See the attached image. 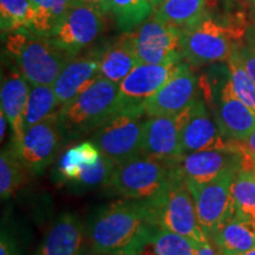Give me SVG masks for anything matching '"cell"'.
Returning a JSON list of instances; mask_svg holds the SVG:
<instances>
[{"label":"cell","instance_id":"5","mask_svg":"<svg viewBox=\"0 0 255 255\" xmlns=\"http://www.w3.org/2000/svg\"><path fill=\"white\" fill-rule=\"evenodd\" d=\"M183 60L190 66L227 62L234 47L240 44L244 30L223 24L209 12L196 23L181 28Z\"/></svg>","mask_w":255,"mask_h":255},{"label":"cell","instance_id":"13","mask_svg":"<svg viewBox=\"0 0 255 255\" xmlns=\"http://www.w3.org/2000/svg\"><path fill=\"white\" fill-rule=\"evenodd\" d=\"M64 137L58 122V113L25 130L17 146H12L18 158L31 175H40L56 158Z\"/></svg>","mask_w":255,"mask_h":255},{"label":"cell","instance_id":"6","mask_svg":"<svg viewBox=\"0 0 255 255\" xmlns=\"http://www.w3.org/2000/svg\"><path fill=\"white\" fill-rule=\"evenodd\" d=\"M146 202L151 221L157 227L189 239L195 244L210 240L201 228L194 197L180 174L163 193Z\"/></svg>","mask_w":255,"mask_h":255},{"label":"cell","instance_id":"10","mask_svg":"<svg viewBox=\"0 0 255 255\" xmlns=\"http://www.w3.org/2000/svg\"><path fill=\"white\" fill-rule=\"evenodd\" d=\"M174 167L184 180L207 183L229 170H254V159L244 154L237 142L228 149H212L181 155L173 161Z\"/></svg>","mask_w":255,"mask_h":255},{"label":"cell","instance_id":"11","mask_svg":"<svg viewBox=\"0 0 255 255\" xmlns=\"http://www.w3.org/2000/svg\"><path fill=\"white\" fill-rule=\"evenodd\" d=\"M239 170H229L207 183L186 182L195 202L201 228L210 239L223 222L235 214L232 187Z\"/></svg>","mask_w":255,"mask_h":255},{"label":"cell","instance_id":"2","mask_svg":"<svg viewBox=\"0 0 255 255\" xmlns=\"http://www.w3.org/2000/svg\"><path fill=\"white\" fill-rule=\"evenodd\" d=\"M6 57L17 66L31 85L52 87L59 73L72 59L49 38L27 28L5 34Z\"/></svg>","mask_w":255,"mask_h":255},{"label":"cell","instance_id":"37","mask_svg":"<svg viewBox=\"0 0 255 255\" xmlns=\"http://www.w3.org/2000/svg\"><path fill=\"white\" fill-rule=\"evenodd\" d=\"M194 255H221L219 253L218 248L213 244L212 240H207L205 242L196 245L195 254Z\"/></svg>","mask_w":255,"mask_h":255},{"label":"cell","instance_id":"46","mask_svg":"<svg viewBox=\"0 0 255 255\" xmlns=\"http://www.w3.org/2000/svg\"><path fill=\"white\" fill-rule=\"evenodd\" d=\"M254 174H255V159H254Z\"/></svg>","mask_w":255,"mask_h":255},{"label":"cell","instance_id":"44","mask_svg":"<svg viewBox=\"0 0 255 255\" xmlns=\"http://www.w3.org/2000/svg\"><path fill=\"white\" fill-rule=\"evenodd\" d=\"M150 1H151V4L154 5V7L156 8L159 4H161L162 1H163V0H150Z\"/></svg>","mask_w":255,"mask_h":255},{"label":"cell","instance_id":"16","mask_svg":"<svg viewBox=\"0 0 255 255\" xmlns=\"http://www.w3.org/2000/svg\"><path fill=\"white\" fill-rule=\"evenodd\" d=\"M184 111L186 120L181 131L183 155L212 149L231 148V142L223 138L216 121L213 120L205 98L199 97Z\"/></svg>","mask_w":255,"mask_h":255},{"label":"cell","instance_id":"23","mask_svg":"<svg viewBox=\"0 0 255 255\" xmlns=\"http://www.w3.org/2000/svg\"><path fill=\"white\" fill-rule=\"evenodd\" d=\"M128 33L103 49L101 58V77L120 84L138 65Z\"/></svg>","mask_w":255,"mask_h":255},{"label":"cell","instance_id":"28","mask_svg":"<svg viewBox=\"0 0 255 255\" xmlns=\"http://www.w3.org/2000/svg\"><path fill=\"white\" fill-rule=\"evenodd\" d=\"M75 0H30L33 8L31 30L39 36L47 37L65 15Z\"/></svg>","mask_w":255,"mask_h":255},{"label":"cell","instance_id":"15","mask_svg":"<svg viewBox=\"0 0 255 255\" xmlns=\"http://www.w3.org/2000/svg\"><path fill=\"white\" fill-rule=\"evenodd\" d=\"M201 85L187 62L163 88L143 103L146 116H175L199 98Z\"/></svg>","mask_w":255,"mask_h":255},{"label":"cell","instance_id":"7","mask_svg":"<svg viewBox=\"0 0 255 255\" xmlns=\"http://www.w3.org/2000/svg\"><path fill=\"white\" fill-rule=\"evenodd\" d=\"M143 105L120 109L91 135L100 151L117 164L142 152L144 124Z\"/></svg>","mask_w":255,"mask_h":255},{"label":"cell","instance_id":"24","mask_svg":"<svg viewBox=\"0 0 255 255\" xmlns=\"http://www.w3.org/2000/svg\"><path fill=\"white\" fill-rule=\"evenodd\" d=\"M195 242L152 226L131 255H194Z\"/></svg>","mask_w":255,"mask_h":255},{"label":"cell","instance_id":"34","mask_svg":"<svg viewBox=\"0 0 255 255\" xmlns=\"http://www.w3.org/2000/svg\"><path fill=\"white\" fill-rule=\"evenodd\" d=\"M237 53L240 58V62L244 66L248 76L252 78V81L255 83V50L248 46L247 44H238L235 46Z\"/></svg>","mask_w":255,"mask_h":255},{"label":"cell","instance_id":"17","mask_svg":"<svg viewBox=\"0 0 255 255\" xmlns=\"http://www.w3.org/2000/svg\"><path fill=\"white\" fill-rule=\"evenodd\" d=\"M184 110L175 116H148L143 131L142 154L167 161L183 155L181 131L186 120Z\"/></svg>","mask_w":255,"mask_h":255},{"label":"cell","instance_id":"25","mask_svg":"<svg viewBox=\"0 0 255 255\" xmlns=\"http://www.w3.org/2000/svg\"><path fill=\"white\" fill-rule=\"evenodd\" d=\"M207 0H163L152 17L174 26L184 28L207 13Z\"/></svg>","mask_w":255,"mask_h":255},{"label":"cell","instance_id":"20","mask_svg":"<svg viewBox=\"0 0 255 255\" xmlns=\"http://www.w3.org/2000/svg\"><path fill=\"white\" fill-rule=\"evenodd\" d=\"M85 227L78 216L65 212L47 228L34 255H82Z\"/></svg>","mask_w":255,"mask_h":255},{"label":"cell","instance_id":"41","mask_svg":"<svg viewBox=\"0 0 255 255\" xmlns=\"http://www.w3.org/2000/svg\"><path fill=\"white\" fill-rule=\"evenodd\" d=\"M251 21L252 24L255 25V5L251 6Z\"/></svg>","mask_w":255,"mask_h":255},{"label":"cell","instance_id":"12","mask_svg":"<svg viewBox=\"0 0 255 255\" xmlns=\"http://www.w3.org/2000/svg\"><path fill=\"white\" fill-rule=\"evenodd\" d=\"M104 15L98 9L75 0L46 38L75 57L100 36L104 27Z\"/></svg>","mask_w":255,"mask_h":255},{"label":"cell","instance_id":"31","mask_svg":"<svg viewBox=\"0 0 255 255\" xmlns=\"http://www.w3.org/2000/svg\"><path fill=\"white\" fill-rule=\"evenodd\" d=\"M33 8L30 0H0V26L1 33L18 30H31Z\"/></svg>","mask_w":255,"mask_h":255},{"label":"cell","instance_id":"27","mask_svg":"<svg viewBox=\"0 0 255 255\" xmlns=\"http://www.w3.org/2000/svg\"><path fill=\"white\" fill-rule=\"evenodd\" d=\"M110 13L123 33L132 32L154 13L150 0H109Z\"/></svg>","mask_w":255,"mask_h":255},{"label":"cell","instance_id":"32","mask_svg":"<svg viewBox=\"0 0 255 255\" xmlns=\"http://www.w3.org/2000/svg\"><path fill=\"white\" fill-rule=\"evenodd\" d=\"M116 165V162L102 154L101 158L96 163L85 168L77 180L73 181L69 186L77 190H90L108 187Z\"/></svg>","mask_w":255,"mask_h":255},{"label":"cell","instance_id":"19","mask_svg":"<svg viewBox=\"0 0 255 255\" xmlns=\"http://www.w3.org/2000/svg\"><path fill=\"white\" fill-rule=\"evenodd\" d=\"M103 49L75 56L66 64L52 85L60 107L69 103L101 78V58Z\"/></svg>","mask_w":255,"mask_h":255},{"label":"cell","instance_id":"38","mask_svg":"<svg viewBox=\"0 0 255 255\" xmlns=\"http://www.w3.org/2000/svg\"><path fill=\"white\" fill-rule=\"evenodd\" d=\"M78 1L98 9V11L102 12L103 14L110 13L109 0H78Z\"/></svg>","mask_w":255,"mask_h":255},{"label":"cell","instance_id":"18","mask_svg":"<svg viewBox=\"0 0 255 255\" xmlns=\"http://www.w3.org/2000/svg\"><path fill=\"white\" fill-rule=\"evenodd\" d=\"M8 62L9 60L7 59L6 69H2L0 101H1V111H4L11 127L12 138L9 145L17 146L25 132V110H26L31 84L21 75L17 66L13 63L9 64Z\"/></svg>","mask_w":255,"mask_h":255},{"label":"cell","instance_id":"33","mask_svg":"<svg viewBox=\"0 0 255 255\" xmlns=\"http://www.w3.org/2000/svg\"><path fill=\"white\" fill-rule=\"evenodd\" d=\"M227 66L235 94L255 113V83L242 66L235 47L227 60Z\"/></svg>","mask_w":255,"mask_h":255},{"label":"cell","instance_id":"29","mask_svg":"<svg viewBox=\"0 0 255 255\" xmlns=\"http://www.w3.org/2000/svg\"><path fill=\"white\" fill-rule=\"evenodd\" d=\"M30 173L18 158L11 145L2 149L0 155V195L8 200L23 186L25 177ZM31 175V174H30Z\"/></svg>","mask_w":255,"mask_h":255},{"label":"cell","instance_id":"45","mask_svg":"<svg viewBox=\"0 0 255 255\" xmlns=\"http://www.w3.org/2000/svg\"><path fill=\"white\" fill-rule=\"evenodd\" d=\"M244 1L248 2V4H250L251 6H252V5H255V0H244Z\"/></svg>","mask_w":255,"mask_h":255},{"label":"cell","instance_id":"30","mask_svg":"<svg viewBox=\"0 0 255 255\" xmlns=\"http://www.w3.org/2000/svg\"><path fill=\"white\" fill-rule=\"evenodd\" d=\"M233 205L237 215L255 222V174L242 168L237 173L232 187Z\"/></svg>","mask_w":255,"mask_h":255},{"label":"cell","instance_id":"43","mask_svg":"<svg viewBox=\"0 0 255 255\" xmlns=\"http://www.w3.org/2000/svg\"><path fill=\"white\" fill-rule=\"evenodd\" d=\"M82 255H113V254H104V253H95V252H92V251H90L89 252V253H83Z\"/></svg>","mask_w":255,"mask_h":255},{"label":"cell","instance_id":"4","mask_svg":"<svg viewBox=\"0 0 255 255\" xmlns=\"http://www.w3.org/2000/svg\"><path fill=\"white\" fill-rule=\"evenodd\" d=\"M177 174L173 161L141 152L116 165L107 188L123 199L149 201L163 193Z\"/></svg>","mask_w":255,"mask_h":255},{"label":"cell","instance_id":"40","mask_svg":"<svg viewBox=\"0 0 255 255\" xmlns=\"http://www.w3.org/2000/svg\"><path fill=\"white\" fill-rule=\"evenodd\" d=\"M9 126V122L4 114V111H0V139H1V143L4 142V138L6 136V130H7V127Z\"/></svg>","mask_w":255,"mask_h":255},{"label":"cell","instance_id":"39","mask_svg":"<svg viewBox=\"0 0 255 255\" xmlns=\"http://www.w3.org/2000/svg\"><path fill=\"white\" fill-rule=\"evenodd\" d=\"M245 40H246L248 46L255 50V25H248L246 32H245Z\"/></svg>","mask_w":255,"mask_h":255},{"label":"cell","instance_id":"9","mask_svg":"<svg viewBox=\"0 0 255 255\" xmlns=\"http://www.w3.org/2000/svg\"><path fill=\"white\" fill-rule=\"evenodd\" d=\"M139 64H177L184 62L181 49L182 30L156 18L146 19L136 30L128 32Z\"/></svg>","mask_w":255,"mask_h":255},{"label":"cell","instance_id":"3","mask_svg":"<svg viewBox=\"0 0 255 255\" xmlns=\"http://www.w3.org/2000/svg\"><path fill=\"white\" fill-rule=\"evenodd\" d=\"M117 83L98 78L87 90L60 107L58 122L64 142L77 141L92 135L119 111Z\"/></svg>","mask_w":255,"mask_h":255},{"label":"cell","instance_id":"26","mask_svg":"<svg viewBox=\"0 0 255 255\" xmlns=\"http://www.w3.org/2000/svg\"><path fill=\"white\" fill-rule=\"evenodd\" d=\"M60 104L51 85H31L25 110V130L57 114Z\"/></svg>","mask_w":255,"mask_h":255},{"label":"cell","instance_id":"36","mask_svg":"<svg viewBox=\"0 0 255 255\" xmlns=\"http://www.w3.org/2000/svg\"><path fill=\"white\" fill-rule=\"evenodd\" d=\"M240 150L250 156L252 159H255V130L251 133L247 138H245L244 141L237 142Z\"/></svg>","mask_w":255,"mask_h":255},{"label":"cell","instance_id":"1","mask_svg":"<svg viewBox=\"0 0 255 255\" xmlns=\"http://www.w3.org/2000/svg\"><path fill=\"white\" fill-rule=\"evenodd\" d=\"M152 226L146 201L124 199L96 210L85 234L95 253L131 255Z\"/></svg>","mask_w":255,"mask_h":255},{"label":"cell","instance_id":"42","mask_svg":"<svg viewBox=\"0 0 255 255\" xmlns=\"http://www.w3.org/2000/svg\"><path fill=\"white\" fill-rule=\"evenodd\" d=\"M238 255H255V247H253L252 250L247 251V252H244V253L238 254Z\"/></svg>","mask_w":255,"mask_h":255},{"label":"cell","instance_id":"8","mask_svg":"<svg viewBox=\"0 0 255 255\" xmlns=\"http://www.w3.org/2000/svg\"><path fill=\"white\" fill-rule=\"evenodd\" d=\"M207 89L213 98L215 121L223 138L228 142L247 138L255 130V113L235 94L228 66L210 76Z\"/></svg>","mask_w":255,"mask_h":255},{"label":"cell","instance_id":"14","mask_svg":"<svg viewBox=\"0 0 255 255\" xmlns=\"http://www.w3.org/2000/svg\"><path fill=\"white\" fill-rule=\"evenodd\" d=\"M184 63L177 64H138L119 87V110L123 108L143 105L159 89L181 71Z\"/></svg>","mask_w":255,"mask_h":255},{"label":"cell","instance_id":"22","mask_svg":"<svg viewBox=\"0 0 255 255\" xmlns=\"http://www.w3.org/2000/svg\"><path fill=\"white\" fill-rule=\"evenodd\" d=\"M102 152L91 139L69 146L59 156L56 164L55 178L60 184H71L89 165L101 158Z\"/></svg>","mask_w":255,"mask_h":255},{"label":"cell","instance_id":"35","mask_svg":"<svg viewBox=\"0 0 255 255\" xmlns=\"http://www.w3.org/2000/svg\"><path fill=\"white\" fill-rule=\"evenodd\" d=\"M0 255H21L14 238H12L5 229L0 237Z\"/></svg>","mask_w":255,"mask_h":255},{"label":"cell","instance_id":"21","mask_svg":"<svg viewBox=\"0 0 255 255\" xmlns=\"http://www.w3.org/2000/svg\"><path fill=\"white\" fill-rule=\"evenodd\" d=\"M221 255H238L255 247V222L234 214L210 237Z\"/></svg>","mask_w":255,"mask_h":255}]
</instances>
